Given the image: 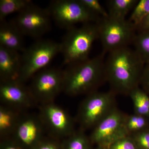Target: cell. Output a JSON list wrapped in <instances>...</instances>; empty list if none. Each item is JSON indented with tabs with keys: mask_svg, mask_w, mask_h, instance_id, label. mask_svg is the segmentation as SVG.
Here are the masks:
<instances>
[{
	"mask_svg": "<svg viewBox=\"0 0 149 149\" xmlns=\"http://www.w3.org/2000/svg\"><path fill=\"white\" fill-rule=\"evenodd\" d=\"M145 64L134 49L129 47L109 53L105 61L106 81L116 94L128 95L140 86Z\"/></svg>",
	"mask_w": 149,
	"mask_h": 149,
	"instance_id": "cell-1",
	"label": "cell"
},
{
	"mask_svg": "<svg viewBox=\"0 0 149 149\" xmlns=\"http://www.w3.org/2000/svg\"><path fill=\"white\" fill-rule=\"evenodd\" d=\"M105 54L68 65L63 70V92L75 97L87 95L97 91L105 77Z\"/></svg>",
	"mask_w": 149,
	"mask_h": 149,
	"instance_id": "cell-2",
	"label": "cell"
},
{
	"mask_svg": "<svg viewBox=\"0 0 149 149\" xmlns=\"http://www.w3.org/2000/svg\"><path fill=\"white\" fill-rule=\"evenodd\" d=\"M98 39L96 23H86L67 29L60 43L63 64L68 65L89 58L93 43Z\"/></svg>",
	"mask_w": 149,
	"mask_h": 149,
	"instance_id": "cell-3",
	"label": "cell"
},
{
	"mask_svg": "<svg viewBox=\"0 0 149 149\" xmlns=\"http://www.w3.org/2000/svg\"><path fill=\"white\" fill-rule=\"evenodd\" d=\"M60 53V43L47 39L37 40L22 52L21 70L17 80L24 83L31 80L37 72L48 67Z\"/></svg>",
	"mask_w": 149,
	"mask_h": 149,
	"instance_id": "cell-4",
	"label": "cell"
},
{
	"mask_svg": "<svg viewBox=\"0 0 149 149\" xmlns=\"http://www.w3.org/2000/svg\"><path fill=\"white\" fill-rule=\"evenodd\" d=\"M103 53L111 52L133 43L136 29L128 19L101 17L96 22Z\"/></svg>",
	"mask_w": 149,
	"mask_h": 149,
	"instance_id": "cell-5",
	"label": "cell"
},
{
	"mask_svg": "<svg viewBox=\"0 0 149 149\" xmlns=\"http://www.w3.org/2000/svg\"><path fill=\"white\" fill-rule=\"evenodd\" d=\"M115 93L96 91L86 95L80 104L77 120L80 129L93 128L116 107L115 105Z\"/></svg>",
	"mask_w": 149,
	"mask_h": 149,
	"instance_id": "cell-6",
	"label": "cell"
},
{
	"mask_svg": "<svg viewBox=\"0 0 149 149\" xmlns=\"http://www.w3.org/2000/svg\"><path fill=\"white\" fill-rule=\"evenodd\" d=\"M47 9L56 24L66 30L79 23H96L101 17L89 10L80 0L53 1Z\"/></svg>",
	"mask_w": 149,
	"mask_h": 149,
	"instance_id": "cell-7",
	"label": "cell"
},
{
	"mask_svg": "<svg viewBox=\"0 0 149 149\" xmlns=\"http://www.w3.org/2000/svg\"><path fill=\"white\" fill-rule=\"evenodd\" d=\"M29 87L37 104L54 102L61 92H63V70L54 67L46 68L35 74Z\"/></svg>",
	"mask_w": 149,
	"mask_h": 149,
	"instance_id": "cell-8",
	"label": "cell"
},
{
	"mask_svg": "<svg viewBox=\"0 0 149 149\" xmlns=\"http://www.w3.org/2000/svg\"><path fill=\"white\" fill-rule=\"evenodd\" d=\"M39 110V116L51 137L64 139L75 131L73 118L54 102L40 104Z\"/></svg>",
	"mask_w": 149,
	"mask_h": 149,
	"instance_id": "cell-9",
	"label": "cell"
},
{
	"mask_svg": "<svg viewBox=\"0 0 149 149\" xmlns=\"http://www.w3.org/2000/svg\"><path fill=\"white\" fill-rule=\"evenodd\" d=\"M51 18L47 8H42L32 3L17 13L13 21L24 36L37 40L50 30Z\"/></svg>",
	"mask_w": 149,
	"mask_h": 149,
	"instance_id": "cell-10",
	"label": "cell"
},
{
	"mask_svg": "<svg viewBox=\"0 0 149 149\" xmlns=\"http://www.w3.org/2000/svg\"><path fill=\"white\" fill-rule=\"evenodd\" d=\"M125 116L116 107L93 128L89 137L91 143L108 148L116 141L129 136L125 128Z\"/></svg>",
	"mask_w": 149,
	"mask_h": 149,
	"instance_id": "cell-11",
	"label": "cell"
},
{
	"mask_svg": "<svg viewBox=\"0 0 149 149\" xmlns=\"http://www.w3.org/2000/svg\"><path fill=\"white\" fill-rule=\"evenodd\" d=\"M0 100L3 104L22 112L38 104L29 87L17 80L0 81Z\"/></svg>",
	"mask_w": 149,
	"mask_h": 149,
	"instance_id": "cell-12",
	"label": "cell"
},
{
	"mask_svg": "<svg viewBox=\"0 0 149 149\" xmlns=\"http://www.w3.org/2000/svg\"><path fill=\"white\" fill-rule=\"evenodd\" d=\"M46 130L39 115L23 114L13 135V139L21 147L32 149L44 139Z\"/></svg>",
	"mask_w": 149,
	"mask_h": 149,
	"instance_id": "cell-13",
	"label": "cell"
},
{
	"mask_svg": "<svg viewBox=\"0 0 149 149\" xmlns=\"http://www.w3.org/2000/svg\"><path fill=\"white\" fill-rule=\"evenodd\" d=\"M21 66V54L0 46V81L17 80Z\"/></svg>",
	"mask_w": 149,
	"mask_h": 149,
	"instance_id": "cell-14",
	"label": "cell"
},
{
	"mask_svg": "<svg viewBox=\"0 0 149 149\" xmlns=\"http://www.w3.org/2000/svg\"><path fill=\"white\" fill-rule=\"evenodd\" d=\"M23 36L13 20L0 21V46L22 52L25 48Z\"/></svg>",
	"mask_w": 149,
	"mask_h": 149,
	"instance_id": "cell-15",
	"label": "cell"
},
{
	"mask_svg": "<svg viewBox=\"0 0 149 149\" xmlns=\"http://www.w3.org/2000/svg\"><path fill=\"white\" fill-rule=\"evenodd\" d=\"M22 111L5 105L0 106V136L2 139L13 135L22 115Z\"/></svg>",
	"mask_w": 149,
	"mask_h": 149,
	"instance_id": "cell-16",
	"label": "cell"
},
{
	"mask_svg": "<svg viewBox=\"0 0 149 149\" xmlns=\"http://www.w3.org/2000/svg\"><path fill=\"white\" fill-rule=\"evenodd\" d=\"M139 0H109L107 1L109 16L125 19L127 14L135 7Z\"/></svg>",
	"mask_w": 149,
	"mask_h": 149,
	"instance_id": "cell-17",
	"label": "cell"
},
{
	"mask_svg": "<svg viewBox=\"0 0 149 149\" xmlns=\"http://www.w3.org/2000/svg\"><path fill=\"white\" fill-rule=\"evenodd\" d=\"M129 95L133 102L134 113L149 119V95L140 86L134 88Z\"/></svg>",
	"mask_w": 149,
	"mask_h": 149,
	"instance_id": "cell-18",
	"label": "cell"
},
{
	"mask_svg": "<svg viewBox=\"0 0 149 149\" xmlns=\"http://www.w3.org/2000/svg\"><path fill=\"white\" fill-rule=\"evenodd\" d=\"M91 143L85 131L80 129L64 139L61 149H91Z\"/></svg>",
	"mask_w": 149,
	"mask_h": 149,
	"instance_id": "cell-19",
	"label": "cell"
},
{
	"mask_svg": "<svg viewBox=\"0 0 149 149\" xmlns=\"http://www.w3.org/2000/svg\"><path fill=\"white\" fill-rule=\"evenodd\" d=\"M133 44L136 51L145 64H149V29L138 31Z\"/></svg>",
	"mask_w": 149,
	"mask_h": 149,
	"instance_id": "cell-20",
	"label": "cell"
},
{
	"mask_svg": "<svg viewBox=\"0 0 149 149\" xmlns=\"http://www.w3.org/2000/svg\"><path fill=\"white\" fill-rule=\"evenodd\" d=\"M32 3L30 0H1L0 21L12 14L19 13Z\"/></svg>",
	"mask_w": 149,
	"mask_h": 149,
	"instance_id": "cell-21",
	"label": "cell"
},
{
	"mask_svg": "<svg viewBox=\"0 0 149 149\" xmlns=\"http://www.w3.org/2000/svg\"><path fill=\"white\" fill-rule=\"evenodd\" d=\"M149 119L136 114L125 115V126L129 136L149 128Z\"/></svg>",
	"mask_w": 149,
	"mask_h": 149,
	"instance_id": "cell-22",
	"label": "cell"
},
{
	"mask_svg": "<svg viewBox=\"0 0 149 149\" xmlns=\"http://www.w3.org/2000/svg\"><path fill=\"white\" fill-rule=\"evenodd\" d=\"M149 14V0H140L133 9L128 21L137 31L139 26Z\"/></svg>",
	"mask_w": 149,
	"mask_h": 149,
	"instance_id": "cell-23",
	"label": "cell"
},
{
	"mask_svg": "<svg viewBox=\"0 0 149 149\" xmlns=\"http://www.w3.org/2000/svg\"><path fill=\"white\" fill-rule=\"evenodd\" d=\"M80 1L93 13L101 17H109L107 11L105 9L98 0H80Z\"/></svg>",
	"mask_w": 149,
	"mask_h": 149,
	"instance_id": "cell-24",
	"label": "cell"
},
{
	"mask_svg": "<svg viewBox=\"0 0 149 149\" xmlns=\"http://www.w3.org/2000/svg\"><path fill=\"white\" fill-rule=\"evenodd\" d=\"M129 136L133 139L138 149H149V128Z\"/></svg>",
	"mask_w": 149,
	"mask_h": 149,
	"instance_id": "cell-25",
	"label": "cell"
},
{
	"mask_svg": "<svg viewBox=\"0 0 149 149\" xmlns=\"http://www.w3.org/2000/svg\"><path fill=\"white\" fill-rule=\"evenodd\" d=\"M108 148V149H138L133 139L129 136L116 141Z\"/></svg>",
	"mask_w": 149,
	"mask_h": 149,
	"instance_id": "cell-26",
	"label": "cell"
},
{
	"mask_svg": "<svg viewBox=\"0 0 149 149\" xmlns=\"http://www.w3.org/2000/svg\"><path fill=\"white\" fill-rule=\"evenodd\" d=\"M53 139H43L32 149H61V145H60Z\"/></svg>",
	"mask_w": 149,
	"mask_h": 149,
	"instance_id": "cell-27",
	"label": "cell"
},
{
	"mask_svg": "<svg viewBox=\"0 0 149 149\" xmlns=\"http://www.w3.org/2000/svg\"><path fill=\"white\" fill-rule=\"evenodd\" d=\"M140 85L141 88L149 95V64H145Z\"/></svg>",
	"mask_w": 149,
	"mask_h": 149,
	"instance_id": "cell-28",
	"label": "cell"
},
{
	"mask_svg": "<svg viewBox=\"0 0 149 149\" xmlns=\"http://www.w3.org/2000/svg\"><path fill=\"white\" fill-rule=\"evenodd\" d=\"M9 138L2 139L3 141L2 144V149H22L13 139L11 140Z\"/></svg>",
	"mask_w": 149,
	"mask_h": 149,
	"instance_id": "cell-29",
	"label": "cell"
},
{
	"mask_svg": "<svg viewBox=\"0 0 149 149\" xmlns=\"http://www.w3.org/2000/svg\"><path fill=\"white\" fill-rule=\"evenodd\" d=\"M148 29H149V14L139 26L137 31L138 32Z\"/></svg>",
	"mask_w": 149,
	"mask_h": 149,
	"instance_id": "cell-30",
	"label": "cell"
},
{
	"mask_svg": "<svg viewBox=\"0 0 149 149\" xmlns=\"http://www.w3.org/2000/svg\"><path fill=\"white\" fill-rule=\"evenodd\" d=\"M96 149H108V148H106V147L98 146L97 148Z\"/></svg>",
	"mask_w": 149,
	"mask_h": 149,
	"instance_id": "cell-31",
	"label": "cell"
}]
</instances>
